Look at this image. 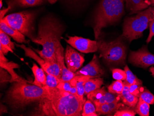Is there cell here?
<instances>
[{"instance_id": "obj_1", "label": "cell", "mask_w": 154, "mask_h": 116, "mask_svg": "<svg viewBox=\"0 0 154 116\" xmlns=\"http://www.w3.org/2000/svg\"><path fill=\"white\" fill-rule=\"evenodd\" d=\"M48 91L38 102L35 116H80L85 99L56 88H44Z\"/></svg>"}, {"instance_id": "obj_2", "label": "cell", "mask_w": 154, "mask_h": 116, "mask_svg": "<svg viewBox=\"0 0 154 116\" xmlns=\"http://www.w3.org/2000/svg\"><path fill=\"white\" fill-rule=\"evenodd\" d=\"M64 32V26L58 19L54 15H46L39 22L37 38L32 41L42 46L43 48L33 50L48 62L57 63L55 50L60 43Z\"/></svg>"}, {"instance_id": "obj_3", "label": "cell", "mask_w": 154, "mask_h": 116, "mask_svg": "<svg viewBox=\"0 0 154 116\" xmlns=\"http://www.w3.org/2000/svg\"><path fill=\"white\" fill-rule=\"evenodd\" d=\"M46 89L27 83L14 82L6 92L4 102L11 108L21 110L27 105L46 97Z\"/></svg>"}, {"instance_id": "obj_4", "label": "cell", "mask_w": 154, "mask_h": 116, "mask_svg": "<svg viewBox=\"0 0 154 116\" xmlns=\"http://www.w3.org/2000/svg\"><path fill=\"white\" fill-rule=\"evenodd\" d=\"M125 0H101L94 15L95 39H99L103 28L114 25L124 14Z\"/></svg>"}, {"instance_id": "obj_5", "label": "cell", "mask_w": 154, "mask_h": 116, "mask_svg": "<svg viewBox=\"0 0 154 116\" xmlns=\"http://www.w3.org/2000/svg\"><path fill=\"white\" fill-rule=\"evenodd\" d=\"M137 14L135 16L127 17L124 23L122 36L129 42L141 38L144 30L149 27V22L154 19L151 7Z\"/></svg>"}, {"instance_id": "obj_6", "label": "cell", "mask_w": 154, "mask_h": 116, "mask_svg": "<svg viewBox=\"0 0 154 116\" xmlns=\"http://www.w3.org/2000/svg\"><path fill=\"white\" fill-rule=\"evenodd\" d=\"M37 15L36 10H27L11 14L2 19L13 29L20 32L32 41L37 37L35 28Z\"/></svg>"}, {"instance_id": "obj_7", "label": "cell", "mask_w": 154, "mask_h": 116, "mask_svg": "<svg viewBox=\"0 0 154 116\" xmlns=\"http://www.w3.org/2000/svg\"><path fill=\"white\" fill-rule=\"evenodd\" d=\"M122 36L115 40L108 42L103 40L97 41L100 57L109 64H123L127 56V47Z\"/></svg>"}, {"instance_id": "obj_8", "label": "cell", "mask_w": 154, "mask_h": 116, "mask_svg": "<svg viewBox=\"0 0 154 116\" xmlns=\"http://www.w3.org/2000/svg\"><path fill=\"white\" fill-rule=\"evenodd\" d=\"M15 45L24 50L26 57H29L36 61L46 73L53 74L61 80V73L57 63L48 62L42 58L33 50H32L30 48L27 47L24 44H15Z\"/></svg>"}, {"instance_id": "obj_9", "label": "cell", "mask_w": 154, "mask_h": 116, "mask_svg": "<svg viewBox=\"0 0 154 116\" xmlns=\"http://www.w3.org/2000/svg\"><path fill=\"white\" fill-rule=\"evenodd\" d=\"M129 60L131 64L138 67L148 68L154 65V55L149 52L146 45L137 51L131 52Z\"/></svg>"}, {"instance_id": "obj_10", "label": "cell", "mask_w": 154, "mask_h": 116, "mask_svg": "<svg viewBox=\"0 0 154 116\" xmlns=\"http://www.w3.org/2000/svg\"><path fill=\"white\" fill-rule=\"evenodd\" d=\"M68 39H65L66 43L81 52L89 53L98 51L97 41L78 36H68Z\"/></svg>"}, {"instance_id": "obj_11", "label": "cell", "mask_w": 154, "mask_h": 116, "mask_svg": "<svg viewBox=\"0 0 154 116\" xmlns=\"http://www.w3.org/2000/svg\"><path fill=\"white\" fill-rule=\"evenodd\" d=\"M65 61L67 69L75 73L84 64L85 58L82 55L77 52L71 46L67 45L65 54Z\"/></svg>"}, {"instance_id": "obj_12", "label": "cell", "mask_w": 154, "mask_h": 116, "mask_svg": "<svg viewBox=\"0 0 154 116\" xmlns=\"http://www.w3.org/2000/svg\"><path fill=\"white\" fill-rule=\"evenodd\" d=\"M75 73L76 76L83 75L96 78L103 76L104 72L100 65L97 57L94 55L93 58L88 64L77 71Z\"/></svg>"}, {"instance_id": "obj_13", "label": "cell", "mask_w": 154, "mask_h": 116, "mask_svg": "<svg viewBox=\"0 0 154 116\" xmlns=\"http://www.w3.org/2000/svg\"><path fill=\"white\" fill-rule=\"evenodd\" d=\"M55 56L61 73V81H68L71 80L76 76V74L69 71L65 65L64 48L60 43L58 45L55 50Z\"/></svg>"}, {"instance_id": "obj_14", "label": "cell", "mask_w": 154, "mask_h": 116, "mask_svg": "<svg viewBox=\"0 0 154 116\" xmlns=\"http://www.w3.org/2000/svg\"><path fill=\"white\" fill-rule=\"evenodd\" d=\"M0 67L2 69L6 70L11 77V79L10 83H14V82H20V83H29L27 80L20 77V76L16 73L14 70L19 68V65L16 63L13 62H8L4 54L0 50Z\"/></svg>"}, {"instance_id": "obj_15", "label": "cell", "mask_w": 154, "mask_h": 116, "mask_svg": "<svg viewBox=\"0 0 154 116\" xmlns=\"http://www.w3.org/2000/svg\"><path fill=\"white\" fill-rule=\"evenodd\" d=\"M0 29L12 37L18 43L27 44L29 42V40L26 39V36L25 35L19 31L13 29L3 19L0 20Z\"/></svg>"}, {"instance_id": "obj_16", "label": "cell", "mask_w": 154, "mask_h": 116, "mask_svg": "<svg viewBox=\"0 0 154 116\" xmlns=\"http://www.w3.org/2000/svg\"><path fill=\"white\" fill-rule=\"evenodd\" d=\"M46 0H7L10 10L14 8H26L43 5Z\"/></svg>"}, {"instance_id": "obj_17", "label": "cell", "mask_w": 154, "mask_h": 116, "mask_svg": "<svg viewBox=\"0 0 154 116\" xmlns=\"http://www.w3.org/2000/svg\"><path fill=\"white\" fill-rule=\"evenodd\" d=\"M124 87L122 93L119 94L118 96L122 99L124 104L131 108H134L137 104L138 98L135 96L130 92L129 87L130 85L125 80L123 83Z\"/></svg>"}, {"instance_id": "obj_18", "label": "cell", "mask_w": 154, "mask_h": 116, "mask_svg": "<svg viewBox=\"0 0 154 116\" xmlns=\"http://www.w3.org/2000/svg\"><path fill=\"white\" fill-rule=\"evenodd\" d=\"M125 7L131 14H137L150 7L145 0H125Z\"/></svg>"}, {"instance_id": "obj_19", "label": "cell", "mask_w": 154, "mask_h": 116, "mask_svg": "<svg viewBox=\"0 0 154 116\" xmlns=\"http://www.w3.org/2000/svg\"><path fill=\"white\" fill-rule=\"evenodd\" d=\"M91 78L93 77L90 76L79 75V76H75L71 80H70L71 84L73 86L76 87L77 90V92L79 97L83 100L85 99L84 97V94H85L84 85L86 81Z\"/></svg>"}, {"instance_id": "obj_20", "label": "cell", "mask_w": 154, "mask_h": 116, "mask_svg": "<svg viewBox=\"0 0 154 116\" xmlns=\"http://www.w3.org/2000/svg\"><path fill=\"white\" fill-rule=\"evenodd\" d=\"M32 71L34 76L33 84L44 88L46 86V74L42 68H40L36 64L34 63L32 67Z\"/></svg>"}, {"instance_id": "obj_21", "label": "cell", "mask_w": 154, "mask_h": 116, "mask_svg": "<svg viewBox=\"0 0 154 116\" xmlns=\"http://www.w3.org/2000/svg\"><path fill=\"white\" fill-rule=\"evenodd\" d=\"M15 44L12 42L9 35L1 29L0 30V50L5 55L8 54V52L13 53V50H15Z\"/></svg>"}, {"instance_id": "obj_22", "label": "cell", "mask_w": 154, "mask_h": 116, "mask_svg": "<svg viewBox=\"0 0 154 116\" xmlns=\"http://www.w3.org/2000/svg\"><path fill=\"white\" fill-rule=\"evenodd\" d=\"M106 90L104 87L98 88L87 94V98L93 102L95 105L106 103L105 93Z\"/></svg>"}, {"instance_id": "obj_23", "label": "cell", "mask_w": 154, "mask_h": 116, "mask_svg": "<svg viewBox=\"0 0 154 116\" xmlns=\"http://www.w3.org/2000/svg\"><path fill=\"white\" fill-rule=\"evenodd\" d=\"M103 84V80L100 77L91 78L84 85L85 94L87 95L93 91L100 88Z\"/></svg>"}, {"instance_id": "obj_24", "label": "cell", "mask_w": 154, "mask_h": 116, "mask_svg": "<svg viewBox=\"0 0 154 116\" xmlns=\"http://www.w3.org/2000/svg\"><path fill=\"white\" fill-rule=\"evenodd\" d=\"M149 104L143 101L140 98L136 106L135 111L137 113L141 116H149Z\"/></svg>"}, {"instance_id": "obj_25", "label": "cell", "mask_w": 154, "mask_h": 116, "mask_svg": "<svg viewBox=\"0 0 154 116\" xmlns=\"http://www.w3.org/2000/svg\"><path fill=\"white\" fill-rule=\"evenodd\" d=\"M83 116H97V113L96 112V106L91 100H87L83 106L82 112Z\"/></svg>"}, {"instance_id": "obj_26", "label": "cell", "mask_w": 154, "mask_h": 116, "mask_svg": "<svg viewBox=\"0 0 154 116\" xmlns=\"http://www.w3.org/2000/svg\"><path fill=\"white\" fill-rule=\"evenodd\" d=\"M57 87L60 89L67 92H70L72 94H74V95L79 97L78 92H77V90L76 87L73 86L71 84L70 81H61Z\"/></svg>"}, {"instance_id": "obj_27", "label": "cell", "mask_w": 154, "mask_h": 116, "mask_svg": "<svg viewBox=\"0 0 154 116\" xmlns=\"http://www.w3.org/2000/svg\"><path fill=\"white\" fill-rule=\"evenodd\" d=\"M123 87L122 80H116L108 86V92L113 94H120L122 92Z\"/></svg>"}, {"instance_id": "obj_28", "label": "cell", "mask_w": 154, "mask_h": 116, "mask_svg": "<svg viewBox=\"0 0 154 116\" xmlns=\"http://www.w3.org/2000/svg\"><path fill=\"white\" fill-rule=\"evenodd\" d=\"M46 86L44 88H56L59 84L61 82V80L53 74H49L46 73Z\"/></svg>"}, {"instance_id": "obj_29", "label": "cell", "mask_w": 154, "mask_h": 116, "mask_svg": "<svg viewBox=\"0 0 154 116\" xmlns=\"http://www.w3.org/2000/svg\"><path fill=\"white\" fill-rule=\"evenodd\" d=\"M139 98L149 104H154V95L145 87L139 94Z\"/></svg>"}, {"instance_id": "obj_30", "label": "cell", "mask_w": 154, "mask_h": 116, "mask_svg": "<svg viewBox=\"0 0 154 116\" xmlns=\"http://www.w3.org/2000/svg\"><path fill=\"white\" fill-rule=\"evenodd\" d=\"M124 71H125L127 74V78L125 81H127L130 85L133 84L137 83L140 82L141 80L137 77L136 76H135L133 73L131 71L127 65L125 66L124 68Z\"/></svg>"}, {"instance_id": "obj_31", "label": "cell", "mask_w": 154, "mask_h": 116, "mask_svg": "<svg viewBox=\"0 0 154 116\" xmlns=\"http://www.w3.org/2000/svg\"><path fill=\"white\" fill-rule=\"evenodd\" d=\"M143 88L144 87L143 86L142 81L135 83L130 85V92L132 95H134L135 96L139 98V94L142 91Z\"/></svg>"}, {"instance_id": "obj_32", "label": "cell", "mask_w": 154, "mask_h": 116, "mask_svg": "<svg viewBox=\"0 0 154 116\" xmlns=\"http://www.w3.org/2000/svg\"><path fill=\"white\" fill-rule=\"evenodd\" d=\"M96 112L98 115H111L109 106L108 103L96 105Z\"/></svg>"}, {"instance_id": "obj_33", "label": "cell", "mask_w": 154, "mask_h": 116, "mask_svg": "<svg viewBox=\"0 0 154 116\" xmlns=\"http://www.w3.org/2000/svg\"><path fill=\"white\" fill-rule=\"evenodd\" d=\"M66 4L72 7H81L85 4H88L89 2L93 0H62Z\"/></svg>"}, {"instance_id": "obj_34", "label": "cell", "mask_w": 154, "mask_h": 116, "mask_svg": "<svg viewBox=\"0 0 154 116\" xmlns=\"http://www.w3.org/2000/svg\"><path fill=\"white\" fill-rule=\"evenodd\" d=\"M113 77L116 80H125L127 78V74L125 71L121 69H114L112 71Z\"/></svg>"}, {"instance_id": "obj_35", "label": "cell", "mask_w": 154, "mask_h": 116, "mask_svg": "<svg viewBox=\"0 0 154 116\" xmlns=\"http://www.w3.org/2000/svg\"><path fill=\"white\" fill-rule=\"evenodd\" d=\"M136 111L131 109H123L115 112L114 116H134L137 114Z\"/></svg>"}, {"instance_id": "obj_36", "label": "cell", "mask_w": 154, "mask_h": 116, "mask_svg": "<svg viewBox=\"0 0 154 116\" xmlns=\"http://www.w3.org/2000/svg\"><path fill=\"white\" fill-rule=\"evenodd\" d=\"M119 101H114V102L108 103L109 106L111 115L116 112L117 111L119 110L121 106L122 105V103H119Z\"/></svg>"}, {"instance_id": "obj_37", "label": "cell", "mask_w": 154, "mask_h": 116, "mask_svg": "<svg viewBox=\"0 0 154 116\" xmlns=\"http://www.w3.org/2000/svg\"><path fill=\"white\" fill-rule=\"evenodd\" d=\"M114 95L113 93H110L109 92H106L105 93V100L107 103H109L114 101H119V99Z\"/></svg>"}, {"instance_id": "obj_38", "label": "cell", "mask_w": 154, "mask_h": 116, "mask_svg": "<svg viewBox=\"0 0 154 116\" xmlns=\"http://www.w3.org/2000/svg\"><path fill=\"white\" fill-rule=\"evenodd\" d=\"M149 33L148 38L146 40L147 44L151 41L152 38L154 36V19L151 20L149 23Z\"/></svg>"}, {"instance_id": "obj_39", "label": "cell", "mask_w": 154, "mask_h": 116, "mask_svg": "<svg viewBox=\"0 0 154 116\" xmlns=\"http://www.w3.org/2000/svg\"><path fill=\"white\" fill-rule=\"evenodd\" d=\"M10 10V8L9 7H8L7 8H4L2 10H1L0 11V20L3 19L4 18V16L5 14H7V12Z\"/></svg>"}, {"instance_id": "obj_40", "label": "cell", "mask_w": 154, "mask_h": 116, "mask_svg": "<svg viewBox=\"0 0 154 116\" xmlns=\"http://www.w3.org/2000/svg\"><path fill=\"white\" fill-rule=\"evenodd\" d=\"M145 2L149 6H151V7H154V0H145Z\"/></svg>"}, {"instance_id": "obj_41", "label": "cell", "mask_w": 154, "mask_h": 116, "mask_svg": "<svg viewBox=\"0 0 154 116\" xmlns=\"http://www.w3.org/2000/svg\"><path fill=\"white\" fill-rule=\"evenodd\" d=\"M49 3L51 4H53L56 3L57 2L58 0H47Z\"/></svg>"}, {"instance_id": "obj_42", "label": "cell", "mask_w": 154, "mask_h": 116, "mask_svg": "<svg viewBox=\"0 0 154 116\" xmlns=\"http://www.w3.org/2000/svg\"><path fill=\"white\" fill-rule=\"evenodd\" d=\"M2 0H1L0 1V8H2Z\"/></svg>"}, {"instance_id": "obj_43", "label": "cell", "mask_w": 154, "mask_h": 116, "mask_svg": "<svg viewBox=\"0 0 154 116\" xmlns=\"http://www.w3.org/2000/svg\"><path fill=\"white\" fill-rule=\"evenodd\" d=\"M151 8H152V12L153 13V16L154 17V7H151Z\"/></svg>"}]
</instances>
